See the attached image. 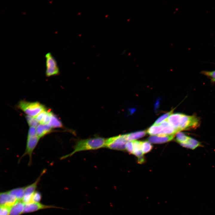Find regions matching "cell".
<instances>
[{
  "label": "cell",
  "instance_id": "27",
  "mask_svg": "<svg viewBox=\"0 0 215 215\" xmlns=\"http://www.w3.org/2000/svg\"><path fill=\"white\" fill-rule=\"evenodd\" d=\"M42 198L41 193L37 191H35L32 194V198L33 202H39Z\"/></svg>",
  "mask_w": 215,
  "mask_h": 215
},
{
  "label": "cell",
  "instance_id": "18",
  "mask_svg": "<svg viewBox=\"0 0 215 215\" xmlns=\"http://www.w3.org/2000/svg\"><path fill=\"white\" fill-rule=\"evenodd\" d=\"M48 125L52 128H61L63 127V125L61 121L53 113Z\"/></svg>",
  "mask_w": 215,
  "mask_h": 215
},
{
  "label": "cell",
  "instance_id": "20",
  "mask_svg": "<svg viewBox=\"0 0 215 215\" xmlns=\"http://www.w3.org/2000/svg\"><path fill=\"white\" fill-rule=\"evenodd\" d=\"M162 131V127L160 125H153L148 130L147 133L150 135H161Z\"/></svg>",
  "mask_w": 215,
  "mask_h": 215
},
{
  "label": "cell",
  "instance_id": "25",
  "mask_svg": "<svg viewBox=\"0 0 215 215\" xmlns=\"http://www.w3.org/2000/svg\"><path fill=\"white\" fill-rule=\"evenodd\" d=\"M52 112L50 111L47 110L42 120L40 122L42 125H47L48 124L50 120V117Z\"/></svg>",
  "mask_w": 215,
  "mask_h": 215
},
{
  "label": "cell",
  "instance_id": "11",
  "mask_svg": "<svg viewBox=\"0 0 215 215\" xmlns=\"http://www.w3.org/2000/svg\"><path fill=\"white\" fill-rule=\"evenodd\" d=\"M46 59V70H59L56 62L50 53L45 55Z\"/></svg>",
  "mask_w": 215,
  "mask_h": 215
},
{
  "label": "cell",
  "instance_id": "12",
  "mask_svg": "<svg viewBox=\"0 0 215 215\" xmlns=\"http://www.w3.org/2000/svg\"><path fill=\"white\" fill-rule=\"evenodd\" d=\"M24 206L22 201L17 200L12 206L9 215H21L23 213Z\"/></svg>",
  "mask_w": 215,
  "mask_h": 215
},
{
  "label": "cell",
  "instance_id": "13",
  "mask_svg": "<svg viewBox=\"0 0 215 215\" xmlns=\"http://www.w3.org/2000/svg\"><path fill=\"white\" fill-rule=\"evenodd\" d=\"M52 130V128L48 125L39 124L36 128L37 136L40 138L50 133Z\"/></svg>",
  "mask_w": 215,
  "mask_h": 215
},
{
  "label": "cell",
  "instance_id": "7",
  "mask_svg": "<svg viewBox=\"0 0 215 215\" xmlns=\"http://www.w3.org/2000/svg\"><path fill=\"white\" fill-rule=\"evenodd\" d=\"M17 200L13 196L9 194L8 191L1 192L0 193V205L12 207Z\"/></svg>",
  "mask_w": 215,
  "mask_h": 215
},
{
  "label": "cell",
  "instance_id": "24",
  "mask_svg": "<svg viewBox=\"0 0 215 215\" xmlns=\"http://www.w3.org/2000/svg\"><path fill=\"white\" fill-rule=\"evenodd\" d=\"M173 113V110L163 115H162L159 117L155 122L154 125H158L163 121L166 120L170 115Z\"/></svg>",
  "mask_w": 215,
  "mask_h": 215
},
{
  "label": "cell",
  "instance_id": "23",
  "mask_svg": "<svg viewBox=\"0 0 215 215\" xmlns=\"http://www.w3.org/2000/svg\"><path fill=\"white\" fill-rule=\"evenodd\" d=\"M26 118L27 122L30 127L36 128L39 125V122L34 117L27 116Z\"/></svg>",
  "mask_w": 215,
  "mask_h": 215
},
{
  "label": "cell",
  "instance_id": "26",
  "mask_svg": "<svg viewBox=\"0 0 215 215\" xmlns=\"http://www.w3.org/2000/svg\"><path fill=\"white\" fill-rule=\"evenodd\" d=\"M12 207L1 205L0 207V215H9Z\"/></svg>",
  "mask_w": 215,
  "mask_h": 215
},
{
  "label": "cell",
  "instance_id": "2",
  "mask_svg": "<svg viewBox=\"0 0 215 215\" xmlns=\"http://www.w3.org/2000/svg\"><path fill=\"white\" fill-rule=\"evenodd\" d=\"M18 107L28 116L34 117L46 110L44 105L37 102H29L22 100L19 103Z\"/></svg>",
  "mask_w": 215,
  "mask_h": 215
},
{
  "label": "cell",
  "instance_id": "19",
  "mask_svg": "<svg viewBox=\"0 0 215 215\" xmlns=\"http://www.w3.org/2000/svg\"><path fill=\"white\" fill-rule=\"evenodd\" d=\"M146 133L145 130L140 131L127 134V140L129 141H133L145 136Z\"/></svg>",
  "mask_w": 215,
  "mask_h": 215
},
{
  "label": "cell",
  "instance_id": "10",
  "mask_svg": "<svg viewBox=\"0 0 215 215\" xmlns=\"http://www.w3.org/2000/svg\"><path fill=\"white\" fill-rule=\"evenodd\" d=\"M159 125L162 127V131L161 135H175L177 133L167 119L162 122Z\"/></svg>",
  "mask_w": 215,
  "mask_h": 215
},
{
  "label": "cell",
  "instance_id": "14",
  "mask_svg": "<svg viewBox=\"0 0 215 215\" xmlns=\"http://www.w3.org/2000/svg\"><path fill=\"white\" fill-rule=\"evenodd\" d=\"M25 187L18 188L12 189L8 192L14 196L17 200L22 201L25 195Z\"/></svg>",
  "mask_w": 215,
  "mask_h": 215
},
{
  "label": "cell",
  "instance_id": "3",
  "mask_svg": "<svg viewBox=\"0 0 215 215\" xmlns=\"http://www.w3.org/2000/svg\"><path fill=\"white\" fill-rule=\"evenodd\" d=\"M127 141V134L112 137L106 139L105 147L111 149L124 150L126 149Z\"/></svg>",
  "mask_w": 215,
  "mask_h": 215
},
{
  "label": "cell",
  "instance_id": "16",
  "mask_svg": "<svg viewBox=\"0 0 215 215\" xmlns=\"http://www.w3.org/2000/svg\"><path fill=\"white\" fill-rule=\"evenodd\" d=\"M44 172L45 171L43 170L40 176L34 183L25 187V194H32L35 191L37 184L40 181L41 177Z\"/></svg>",
  "mask_w": 215,
  "mask_h": 215
},
{
  "label": "cell",
  "instance_id": "21",
  "mask_svg": "<svg viewBox=\"0 0 215 215\" xmlns=\"http://www.w3.org/2000/svg\"><path fill=\"white\" fill-rule=\"evenodd\" d=\"M190 137L187 136L184 133L179 131L176 133V139L178 143L180 144L186 142Z\"/></svg>",
  "mask_w": 215,
  "mask_h": 215
},
{
  "label": "cell",
  "instance_id": "29",
  "mask_svg": "<svg viewBox=\"0 0 215 215\" xmlns=\"http://www.w3.org/2000/svg\"><path fill=\"white\" fill-rule=\"evenodd\" d=\"M32 194L24 195L22 200L24 204H28L33 202L32 198Z\"/></svg>",
  "mask_w": 215,
  "mask_h": 215
},
{
  "label": "cell",
  "instance_id": "1",
  "mask_svg": "<svg viewBox=\"0 0 215 215\" xmlns=\"http://www.w3.org/2000/svg\"><path fill=\"white\" fill-rule=\"evenodd\" d=\"M106 140L105 138L99 137L79 140L74 146L73 151L62 158L70 156L78 152L96 150L105 147Z\"/></svg>",
  "mask_w": 215,
  "mask_h": 215
},
{
  "label": "cell",
  "instance_id": "9",
  "mask_svg": "<svg viewBox=\"0 0 215 215\" xmlns=\"http://www.w3.org/2000/svg\"><path fill=\"white\" fill-rule=\"evenodd\" d=\"M182 113H172L167 119L170 124L175 128L177 132H179L180 120Z\"/></svg>",
  "mask_w": 215,
  "mask_h": 215
},
{
  "label": "cell",
  "instance_id": "5",
  "mask_svg": "<svg viewBox=\"0 0 215 215\" xmlns=\"http://www.w3.org/2000/svg\"><path fill=\"white\" fill-rule=\"evenodd\" d=\"M39 139L37 136L33 137L27 136L26 150L22 157L25 155H28L30 158L29 163H30L32 153L37 145Z\"/></svg>",
  "mask_w": 215,
  "mask_h": 215
},
{
  "label": "cell",
  "instance_id": "4",
  "mask_svg": "<svg viewBox=\"0 0 215 215\" xmlns=\"http://www.w3.org/2000/svg\"><path fill=\"white\" fill-rule=\"evenodd\" d=\"M200 119L195 115L188 116L183 114L179 127V131L196 129L200 125Z\"/></svg>",
  "mask_w": 215,
  "mask_h": 215
},
{
  "label": "cell",
  "instance_id": "22",
  "mask_svg": "<svg viewBox=\"0 0 215 215\" xmlns=\"http://www.w3.org/2000/svg\"><path fill=\"white\" fill-rule=\"evenodd\" d=\"M153 148L152 145L149 142L144 141L142 142V150L143 154L150 152Z\"/></svg>",
  "mask_w": 215,
  "mask_h": 215
},
{
  "label": "cell",
  "instance_id": "15",
  "mask_svg": "<svg viewBox=\"0 0 215 215\" xmlns=\"http://www.w3.org/2000/svg\"><path fill=\"white\" fill-rule=\"evenodd\" d=\"M180 144L184 147L191 149H194L196 148L201 146V143L200 142L191 137H190L188 140L186 142L180 143Z\"/></svg>",
  "mask_w": 215,
  "mask_h": 215
},
{
  "label": "cell",
  "instance_id": "31",
  "mask_svg": "<svg viewBox=\"0 0 215 215\" xmlns=\"http://www.w3.org/2000/svg\"><path fill=\"white\" fill-rule=\"evenodd\" d=\"M37 136L36 128H35L30 127L29 129L27 137H33Z\"/></svg>",
  "mask_w": 215,
  "mask_h": 215
},
{
  "label": "cell",
  "instance_id": "28",
  "mask_svg": "<svg viewBox=\"0 0 215 215\" xmlns=\"http://www.w3.org/2000/svg\"><path fill=\"white\" fill-rule=\"evenodd\" d=\"M202 73L210 78L212 81L215 82V70L212 71H203Z\"/></svg>",
  "mask_w": 215,
  "mask_h": 215
},
{
  "label": "cell",
  "instance_id": "17",
  "mask_svg": "<svg viewBox=\"0 0 215 215\" xmlns=\"http://www.w3.org/2000/svg\"><path fill=\"white\" fill-rule=\"evenodd\" d=\"M132 142L133 148V153L138 157L142 156V142L138 141H133Z\"/></svg>",
  "mask_w": 215,
  "mask_h": 215
},
{
  "label": "cell",
  "instance_id": "33",
  "mask_svg": "<svg viewBox=\"0 0 215 215\" xmlns=\"http://www.w3.org/2000/svg\"><path fill=\"white\" fill-rule=\"evenodd\" d=\"M145 158L143 155L138 157L137 162L139 163L142 164L145 162Z\"/></svg>",
  "mask_w": 215,
  "mask_h": 215
},
{
  "label": "cell",
  "instance_id": "30",
  "mask_svg": "<svg viewBox=\"0 0 215 215\" xmlns=\"http://www.w3.org/2000/svg\"><path fill=\"white\" fill-rule=\"evenodd\" d=\"M133 142L131 141L128 142L126 144V149L130 154L133 153Z\"/></svg>",
  "mask_w": 215,
  "mask_h": 215
},
{
  "label": "cell",
  "instance_id": "32",
  "mask_svg": "<svg viewBox=\"0 0 215 215\" xmlns=\"http://www.w3.org/2000/svg\"><path fill=\"white\" fill-rule=\"evenodd\" d=\"M46 111V110H44L34 117L40 123L41 122Z\"/></svg>",
  "mask_w": 215,
  "mask_h": 215
},
{
  "label": "cell",
  "instance_id": "6",
  "mask_svg": "<svg viewBox=\"0 0 215 215\" xmlns=\"http://www.w3.org/2000/svg\"><path fill=\"white\" fill-rule=\"evenodd\" d=\"M57 208L53 206L44 205L39 202H33L24 204L23 213L32 212L43 209Z\"/></svg>",
  "mask_w": 215,
  "mask_h": 215
},
{
  "label": "cell",
  "instance_id": "8",
  "mask_svg": "<svg viewBox=\"0 0 215 215\" xmlns=\"http://www.w3.org/2000/svg\"><path fill=\"white\" fill-rule=\"evenodd\" d=\"M175 135H159L152 136L148 138V141L154 144H161L172 140Z\"/></svg>",
  "mask_w": 215,
  "mask_h": 215
}]
</instances>
